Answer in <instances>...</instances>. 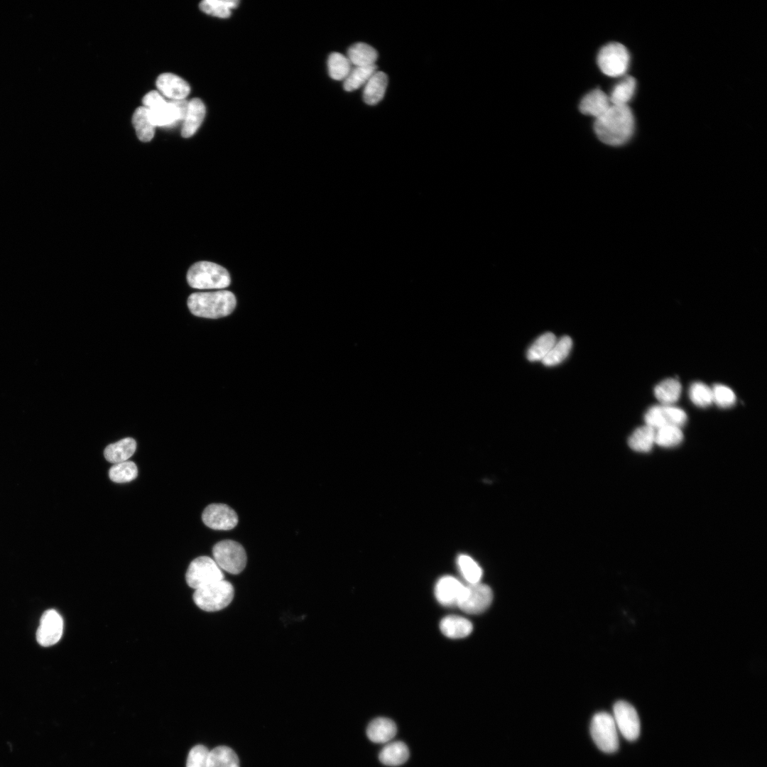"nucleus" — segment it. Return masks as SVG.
<instances>
[{"mask_svg": "<svg viewBox=\"0 0 767 767\" xmlns=\"http://www.w3.org/2000/svg\"><path fill=\"white\" fill-rule=\"evenodd\" d=\"M187 306L195 316L205 318H219L229 315L234 310L236 300L227 290L192 293L187 298Z\"/></svg>", "mask_w": 767, "mask_h": 767, "instance_id": "nucleus-2", "label": "nucleus"}, {"mask_svg": "<svg viewBox=\"0 0 767 767\" xmlns=\"http://www.w3.org/2000/svg\"><path fill=\"white\" fill-rule=\"evenodd\" d=\"M457 564L462 576L468 584L480 582L482 570L473 558L467 555L461 554L457 557Z\"/></svg>", "mask_w": 767, "mask_h": 767, "instance_id": "nucleus-33", "label": "nucleus"}, {"mask_svg": "<svg viewBox=\"0 0 767 767\" xmlns=\"http://www.w3.org/2000/svg\"><path fill=\"white\" fill-rule=\"evenodd\" d=\"M712 401L720 408H729L736 401V396L734 391L727 386L716 384L712 388Z\"/></svg>", "mask_w": 767, "mask_h": 767, "instance_id": "nucleus-37", "label": "nucleus"}, {"mask_svg": "<svg viewBox=\"0 0 767 767\" xmlns=\"http://www.w3.org/2000/svg\"><path fill=\"white\" fill-rule=\"evenodd\" d=\"M689 396L695 405L701 408L707 407L713 402L712 388L702 382H695L690 386Z\"/></svg>", "mask_w": 767, "mask_h": 767, "instance_id": "nucleus-36", "label": "nucleus"}, {"mask_svg": "<svg viewBox=\"0 0 767 767\" xmlns=\"http://www.w3.org/2000/svg\"><path fill=\"white\" fill-rule=\"evenodd\" d=\"M207 767H239V761L231 748L219 746L210 751Z\"/></svg>", "mask_w": 767, "mask_h": 767, "instance_id": "nucleus-25", "label": "nucleus"}, {"mask_svg": "<svg viewBox=\"0 0 767 767\" xmlns=\"http://www.w3.org/2000/svg\"><path fill=\"white\" fill-rule=\"evenodd\" d=\"M683 439L682 433L679 427L667 425L656 430L655 443L670 447L679 445Z\"/></svg>", "mask_w": 767, "mask_h": 767, "instance_id": "nucleus-34", "label": "nucleus"}, {"mask_svg": "<svg viewBox=\"0 0 767 767\" xmlns=\"http://www.w3.org/2000/svg\"><path fill=\"white\" fill-rule=\"evenodd\" d=\"M599 139L609 146H621L632 136L634 118L628 105H613L594 124Z\"/></svg>", "mask_w": 767, "mask_h": 767, "instance_id": "nucleus-1", "label": "nucleus"}, {"mask_svg": "<svg viewBox=\"0 0 767 767\" xmlns=\"http://www.w3.org/2000/svg\"><path fill=\"white\" fill-rule=\"evenodd\" d=\"M617 727L613 716L604 712L594 714L591 722V735L597 747L605 753L618 749Z\"/></svg>", "mask_w": 767, "mask_h": 767, "instance_id": "nucleus-7", "label": "nucleus"}, {"mask_svg": "<svg viewBox=\"0 0 767 767\" xmlns=\"http://www.w3.org/2000/svg\"><path fill=\"white\" fill-rule=\"evenodd\" d=\"M397 733L395 722L386 717H377L369 724L366 728L368 739L376 744H387L392 741Z\"/></svg>", "mask_w": 767, "mask_h": 767, "instance_id": "nucleus-15", "label": "nucleus"}, {"mask_svg": "<svg viewBox=\"0 0 767 767\" xmlns=\"http://www.w3.org/2000/svg\"><path fill=\"white\" fill-rule=\"evenodd\" d=\"M681 393V385L675 379H666L654 388V394L656 398L663 405H671L676 402Z\"/></svg>", "mask_w": 767, "mask_h": 767, "instance_id": "nucleus-26", "label": "nucleus"}, {"mask_svg": "<svg viewBox=\"0 0 767 767\" xmlns=\"http://www.w3.org/2000/svg\"><path fill=\"white\" fill-rule=\"evenodd\" d=\"M190 286L200 290L222 289L231 282L228 271L220 265L210 261H198L187 273Z\"/></svg>", "mask_w": 767, "mask_h": 767, "instance_id": "nucleus-3", "label": "nucleus"}, {"mask_svg": "<svg viewBox=\"0 0 767 767\" xmlns=\"http://www.w3.org/2000/svg\"><path fill=\"white\" fill-rule=\"evenodd\" d=\"M572 347V339L567 335L562 337L555 342L541 362L546 366H553L560 364L567 357Z\"/></svg>", "mask_w": 767, "mask_h": 767, "instance_id": "nucleus-28", "label": "nucleus"}, {"mask_svg": "<svg viewBox=\"0 0 767 767\" xmlns=\"http://www.w3.org/2000/svg\"><path fill=\"white\" fill-rule=\"evenodd\" d=\"M204 523L214 530L227 531L234 528L238 523L236 512L224 504L207 506L202 515Z\"/></svg>", "mask_w": 767, "mask_h": 767, "instance_id": "nucleus-12", "label": "nucleus"}, {"mask_svg": "<svg viewBox=\"0 0 767 767\" xmlns=\"http://www.w3.org/2000/svg\"><path fill=\"white\" fill-rule=\"evenodd\" d=\"M63 620L55 609L45 611L40 620L36 631V640L43 647H48L57 643L62 637Z\"/></svg>", "mask_w": 767, "mask_h": 767, "instance_id": "nucleus-11", "label": "nucleus"}, {"mask_svg": "<svg viewBox=\"0 0 767 767\" xmlns=\"http://www.w3.org/2000/svg\"><path fill=\"white\" fill-rule=\"evenodd\" d=\"M209 752L203 745L195 746L188 754L186 767H207Z\"/></svg>", "mask_w": 767, "mask_h": 767, "instance_id": "nucleus-39", "label": "nucleus"}, {"mask_svg": "<svg viewBox=\"0 0 767 767\" xmlns=\"http://www.w3.org/2000/svg\"><path fill=\"white\" fill-rule=\"evenodd\" d=\"M629 53L624 45L619 43H610L599 50L597 63L605 75L619 77L624 75L629 64Z\"/></svg>", "mask_w": 767, "mask_h": 767, "instance_id": "nucleus-8", "label": "nucleus"}, {"mask_svg": "<svg viewBox=\"0 0 767 767\" xmlns=\"http://www.w3.org/2000/svg\"><path fill=\"white\" fill-rule=\"evenodd\" d=\"M222 569L213 558L200 556L193 560L187 570V584L195 589L224 580Z\"/></svg>", "mask_w": 767, "mask_h": 767, "instance_id": "nucleus-5", "label": "nucleus"}, {"mask_svg": "<svg viewBox=\"0 0 767 767\" xmlns=\"http://www.w3.org/2000/svg\"><path fill=\"white\" fill-rule=\"evenodd\" d=\"M132 124L138 139L150 141L154 136L156 126L151 121L146 107H139L134 112Z\"/></svg>", "mask_w": 767, "mask_h": 767, "instance_id": "nucleus-23", "label": "nucleus"}, {"mask_svg": "<svg viewBox=\"0 0 767 767\" xmlns=\"http://www.w3.org/2000/svg\"><path fill=\"white\" fill-rule=\"evenodd\" d=\"M206 113L205 106L199 98L188 101L185 117L182 124L181 135L189 138L194 135L201 126Z\"/></svg>", "mask_w": 767, "mask_h": 767, "instance_id": "nucleus-16", "label": "nucleus"}, {"mask_svg": "<svg viewBox=\"0 0 767 767\" xmlns=\"http://www.w3.org/2000/svg\"><path fill=\"white\" fill-rule=\"evenodd\" d=\"M376 70V65L354 67L344 80V90L352 92L364 85Z\"/></svg>", "mask_w": 767, "mask_h": 767, "instance_id": "nucleus-29", "label": "nucleus"}, {"mask_svg": "<svg viewBox=\"0 0 767 767\" xmlns=\"http://www.w3.org/2000/svg\"><path fill=\"white\" fill-rule=\"evenodd\" d=\"M609 97L600 89H594L587 93L580 104V111L596 119L602 116L611 107Z\"/></svg>", "mask_w": 767, "mask_h": 767, "instance_id": "nucleus-17", "label": "nucleus"}, {"mask_svg": "<svg viewBox=\"0 0 767 767\" xmlns=\"http://www.w3.org/2000/svg\"><path fill=\"white\" fill-rule=\"evenodd\" d=\"M409 749L403 741H390L385 744L379 754L381 763L387 766H398L409 758Z\"/></svg>", "mask_w": 767, "mask_h": 767, "instance_id": "nucleus-18", "label": "nucleus"}, {"mask_svg": "<svg viewBox=\"0 0 767 767\" xmlns=\"http://www.w3.org/2000/svg\"><path fill=\"white\" fill-rule=\"evenodd\" d=\"M493 593L491 588L481 582L465 585L457 606L464 612L477 614L484 611L491 604Z\"/></svg>", "mask_w": 767, "mask_h": 767, "instance_id": "nucleus-9", "label": "nucleus"}, {"mask_svg": "<svg viewBox=\"0 0 767 767\" xmlns=\"http://www.w3.org/2000/svg\"><path fill=\"white\" fill-rule=\"evenodd\" d=\"M663 406L669 425L680 428L686 423L687 415L683 410L671 405Z\"/></svg>", "mask_w": 767, "mask_h": 767, "instance_id": "nucleus-40", "label": "nucleus"}, {"mask_svg": "<svg viewBox=\"0 0 767 767\" xmlns=\"http://www.w3.org/2000/svg\"><path fill=\"white\" fill-rule=\"evenodd\" d=\"M644 420L646 425L650 426L655 430L669 425L663 405L651 407L646 413Z\"/></svg>", "mask_w": 767, "mask_h": 767, "instance_id": "nucleus-38", "label": "nucleus"}, {"mask_svg": "<svg viewBox=\"0 0 767 767\" xmlns=\"http://www.w3.org/2000/svg\"><path fill=\"white\" fill-rule=\"evenodd\" d=\"M656 430L648 425L636 428L629 437V447L637 452L650 451L655 443Z\"/></svg>", "mask_w": 767, "mask_h": 767, "instance_id": "nucleus-24", "label": "nucleus"}, {"mask_svg": "<svg viewBox=\"0 0 767 767\" xmlns=\"http://www.w3.org/2000/svg\"><path fill=\"white\" fill-rule=\"evenodd\" d=\"M388 85V77L381 71L375 72L364 85L363 99L366 104L375 105L384 97Z\"/></svg>", "mask_w": 767, "mask_h": 767, "instance_id": "nucleus-20", "label": "nucleus"}, {"mask_svg": "<svg viewBox=\"0 0 767 767\" xmlns=\"http://www.w3.org/2000/svg\"><path fill=\"white\" fill-rule=\"evenodd\" d=\"M347 57L354 67L369 66L375 65L378 53L369 44L357 43L349 48Z\"/></svg>", "mask_w": 767, "mask_h": 767, "instance_id": "nucleus-22", "label": "nucleus"}, {"mask_svg": "<svg viewBox=\"0 0 767 767\" xmlns=\"http://www.w3.org/2000/svg\"><path fill=\"white\" fill-rule=\"evenodd\" d=\"M440 629L448 638H461L472 633L473 626L470 621L463 616L448 615L441 620Z\"/></svg>", "mask_w": 767, "mask_h": 767, "instance_id": "nucleus-19", "label": "nucleus"}, {"mask_svg": "<svg viewBox=\"0 0 767 767\" xmlns=\"http://www.w3.org/2000/svg\"><path fill=\"white\" fill-rule=\"evenodd\" d=\"M138 469L133 462L126 461L114 464L109 470L110 479L116 483L129 482L136 478Z\"/></svg>", "mask_w": 767, "mask_h": 767, "instance_id": "nucleus-35", "label": "nucleus"}, {"mask_svg": "<svg viewBox=\"0 0 767 767\" xmlns=\"http://www.w3.org/2000/svg\"><path fill=\"white\" fill-rule=\"evenodd\" d=\"M238 5L236 0H204L200 3V9L207 14L226 18Z\"/></svg>", "mask_w": 767, "mask_h": 767, "instance_id": "nucleus-31", "label": "nucleus"}, {"mask_svg": "<svg viewBox=\"0 0 767 767\" xmlns=\"http://www.w3.org/2000/svg\"><path fill=\"white\" fill-rule=\"evenodd\" d=\"M136 442L131 437L123 438L106 447L104 451L105 459L113 464L126 462L135 452Z\"/></svg>", "mask_w": 767, "mask_h": 767, "instance_id": "nucleus-21", "label": "nucleus"}, {"mask_svg": "<svg viewBox=\"0 0 767 767\" xmlns=\"http://www.w3.org/2000/svg\"><path fill=\"white\" fill-rule=\"evenodd\" d=\"M156 84L158 92L170 100L185 99L190 92L188 83L173 73L160 75Z\"/></svg>", "mask_w": 767, "mask_h": 767, "instance_id": "nucleus-14", "label": "nucleus"}, {"mask_svg": "<svg viewBox=\"0 0 767 767\" xmlns=\"http://www.w3.org/2000/svg\"><path fill=\"white\" fill-rule=\"evenodd\" d=\"M352 65L347 56L332 53L327 60L329 75L335 80H344L351 72Z\"/></svg>", "mask_w": 767, "mask_h": 767, "instance_id": "nucleus-32", "label": "nucleus"}, {"mask_svg": "<svg viewBox=\"0 0 767 767\" xmlns=\"http://www.w3.org/2000/svg\"><path fill=\"white\" fill-rule=\"evenodd\" d=\"M212 555L218 566L231 574L240 573L246 564L244 548L234 540H224L218 542L212 548Z\"/></svg>", "mask_w": 767, "mask_h": 767, "instance_id": "nucleus-6", "label": "nucleus"}, {"mask_svg": "<svg viewBox=\"0 0 767 767\" xmlns=\"http://www.w3.org/2000/svg\"><path fill=\"white\" fill-rule=\"evenodd\" d=\"M613 709V718L623 736L629 741L636 739L640 733V721L635 708L620 700L614 704Z\"/></svg>", "mask_w": 767, "mask_h": 767, "instance_id": "nucleus-10", "label": "nucleus"}, {"mask_svg": "<svg viewBox=\"0 0 767 767\" xmlns=\"http://www.w3.org/2000/svg\"><path fill=\"white\" fill-rule=\"evenodd\" d=\"M636 86V80L631 76H626L619 82L611 92L609 100L613 105H627L632 98Z\"/></svg>", "mask_w": 767, "mask_h": 767, "instance_id": "nucleus-30", "label": "nucleus"}, {"mask_svg": "<svg viewBox=\"0 0 767 767\" xmlns=\"http://www.w3.org/2000/svg\"><path fill=\"white\" fill-rule=\"evenodd\" d=\"M465 585L453 576L445 575L437 582L434 593L437 602L445 606H457Z\"/></svg>", "mask_w": 767, "mask_h": 767, "instance_id": "nucleus-13", "label": "nucleus"}, {"mask_svg": "<svg viewBox=\"0 0 767 767\" xmlns=\"http://www.w3.org/2000/svg\"><path fill=\"white\" fill-rule=\"evenodd\" d=\"M556 341V337L552 332H545L540 335L528 348L526 354L527 359L530 361H542Z\"/></svg>", "mask_w": 767, "mask_h": 767, "instance_id": "nucleus-27", "label": "nucleus"}, {"mask_svg": "<svg viewBox=\"0 0 767 767\" xmlns=\"http://www.w3.org/2000/svg\"><path fill=\"white\" fill-rule=\"evenodd\" d=\"M233 585L224 580L195 589L193 600L205 611H217L227 606L234 598Z\"/></svg>", "mask_w": 767, "mask_h": 767, "instance_id": "nucleus-4", "label": "nucleus"}]
</instances>
